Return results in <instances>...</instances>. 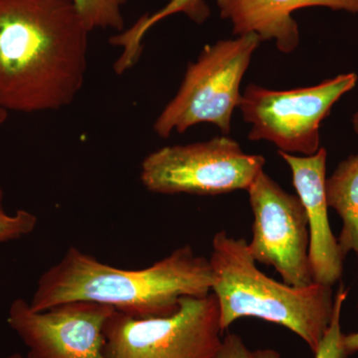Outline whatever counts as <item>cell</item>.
<instances>
[{"instance_id": "obj_1", "label": "cell", "mask_w": 358, "mask_h": 358, "mask_svg": "<svg viewBox=\"0 0 358 358\" xmlns=\"http://www.w3.org/2000/svg\"><path fill=\"white\" fill-rule=\"evenodd\" d=\"M90 33L72 0H0V109L32 114L74 102Z\"/></svg>"}, {"instance_id": "obj_2", "label": "cell", "mask_w": 358, "mask_h": 358, "mask_svg": "<svg viewBox=\"0 0 358 358\" xmlns=\"http://www.w3.org/2000/svg\"><path fill=\"white\" fill-rule=\"evenodd\" d=\"M212 293L208 259L182 246L140 270H124L101 262L76 247L40 275L30 307L43 312L70 301L109 306L131 317H166L181 299Z\"/></svg>"}, {"instance_id": "obj_3", "label": "cell", "mask_w": 358, "mask_h": 358, "mask_svg": "<svg viewBox=\"0 0 358 358\" xmlns=\"http://www.w3.org/2000/svg\"><path fill=\"white\" fill-rule=\"evenodd\" d=\"M212 293L217 300L222 331L243 317L287 327L315 353L333 319L331 287L313 282L294 288L264 274L246 240L219 231L212 240Z\"/></svg>"}, {"instance_id": "obj_4", "label": "cell", "mask_w": 358, "mask_h": 358, "mask_svg": "<svg viewBox=\"0 0 358 358\" xmlns=\"http://www.w3.org/2000/svg\"><path fill=\"white\" fill-rule=\"evenodd\" d=\"M260 43L258 35L251 33L205 46L197 60L188 65L176 95L157 117V136L169 138L173 131L182 134L201 122L215 124L227 136L233 113L241 102L242 80Z\"/></svg>"}, {"instance_id": "obj_5", "label": "cell", "mask_w": 358, "mask_h": 358, "mask_svg": "<svg viewBox=\"0 0 358 358\" xmlns=\"http://www.w3.org/2000/svg\"><path fill=\"white\" fill-rule=\"evenodd\" d=\"M220 312L213 293L181 299L166 317L117 312L105 327L107 358H217L222 345Z\"/></svg>"}, {"instance_id": "obj_6", "label": "cell", "mask_w": 358, "mask_h": 358, "mask_svg": "<svg viewBox=\"0 0 358 358\" xmlns=\"http://www.w3.org/2000/svg\"><path fill=\"white\" fill-rule=\"evenodd\" d=\"M264 166L262 155L246 154L236 141L223 136L150 152L141 162V181L159 194L247 192Z\"/></svg>"}, {"instance_id": "obj_7", "label": "cell", "mask_w": 358, "mask_h": 358, "mask_svg": "<svg viewBox=\"0 0 358 358\" xmlns=\"http://www.w3.org/2000/svg\"><path fill=\"white\" fill-rule=\"evenodd\" d=\"M357 81L355 73H348L315 86L287 91L250 84L239 105L244 121L252 126L249 140L270 141L289 155H315L320 148V124Z\"/></svg>"}, {"instance_id": "obj_8", "label": "cell", "mask_w": 358, "mask_h": 358, "mask_svg": "<svg viewBox=\"0 0 358 358\" xmlns=\"http://www.w3.org/2000/svg\"><path fill=\"white\" fill-rule=\"evenodd\" d=\"M247 192L254 217L248 243L252 258L274 267L289 286L313 284L307 213L298 195L285 192L264 171Z\"/></svg>"}, {"instance_id": "obj_9", "label": "cell", "mask_w": 358, "mask_h": 358, "mask_svg": "<svg viewBox=\"0 0 358 358\" xmlns=\"http://www.w3.org/2000/svg\"><path fill=\"white\" fill-rule=\"evenodd\" d=\"M115 310L91 301H70L36 312L16 299L7 322L28 348L27 358H107L105 327Z\"/></svg>"}, {"instance_id": "obj_10", "label": "cell", "mask_w": 358, "mask_h": 358, "mask_svg": "<svg viewBox=\"0 0 358 358\" xmlns=\"http://www.w3.org/2000/svg\"><path fill=\"white\" fill-rule=\"evenodd\" d=\"M279 155L291 169L294 189L307 213L308 261L313 282L333 287L343 275L345 258L331 231L327 213L326 148H320L308 157L280 150Z\"/></svg>"}, {"instance_id": "obj_11", "label": "cell", "mask_w": 358, "mask_h": 358, "mask_svg": "<svg viewBox=\"0 0 358 358\" xmlns=\"http://www.w3.org/2000/svg\"><path fill=\"white\" fill-rule=\"evenodd\" d=\"M221 17L231 21L233 34L258 35L261 42L275 40L282 53L300 44V31L292 14L308 7H326L358 14V0H216Z\"/></svg>"}, {"instance_id": "obj_12", "label": "cell", "mask_w": 358, "mask_h": 358, "mask_svg": "<svg viewBox=\"0 0 358 358\" xmlns=\"http://www.w3.org/2000/svg\"><path fill=\"white\" fill-rule=\"evenodd\" d=\"M326 197L329 208L343 220L338 239L341 255L358 253V155L343 160L327 178Z\"/></svg>"}, {"instance_id": "obj_13", "label": "cell", "mask_w": 358, "mask_h": 358, "mask_svg": "<svg viewBox=\"0 0 358 358\" xmlns=\"http://www.w3.org/2000/svg\"><path fill=\"white\" fill-rule=\"evenodd\" d=\"M90 31L124 29V7L128 0H72Z\"/></svg>"}, {"instance_id": "obj_14", "label": "cell", "mask_w": 358, "mask_h": 358, "mask_svg": "<svg viewBox=\"0 0 358 358\" xmlns=\"http://www.w3.org/2000/svg\"><path fill=\"white\" fill-rule=\"evenodd\" d=\"M183 13L196 23H203L210 15V9L204 0H171L164 8L152 16H143L133 27L134 36L141 40L148 30H150L160 20L173 15Z\"/></svg>"}, {"instance_id": "obj_15", "label": "cell", "mask_w": 358, "mask_h": 358, "mask_svg": "<svg viewBox=\"0 0 358 358\" xmlns=\"http://www.w3.org/2000/svg\"><path fill=\"white\" fill-rule=\"evenodd\" d=\"M348 296V289L341 286L334 296L333 319L327 329L319 348L315 352V358H346L348 353L343 345V336L341 329V315L343 303Z\"/></svg>"}, {"instance_id": "obj_16", "label": "cell", "mask_w": 358, "mask_h": 358, "mask_svg": "<svg viewBox=\"0 0 358 358\" xmlns=\"http://www.w3.org/2000/svg\"><path fill=\"white\" fill-rule=\"evenodd\" d=\"M3 199V190L0 188V244L31 234L38 224L37 216L24 209H20L13 214L6 212Z\"/></svg>"}, {"instance_id": "obj_17", "label": "cell", "mask_w": 358, "mask_h": 358, "mask_svg": "<svg viewBox=\"0 0 358 358\" xmlns=\"http://www.w3.org/2000/svg\"><path fill=\"white\" fill-rule=\"evenodd\" d=\"M217 358H282L274 350H251L238 334H230L222 339Z\"/></svg>"}, {"instance_id": "obj_18", "label": "cell", "mask_w": 358, "mask_h": 358, "mask_svg": "<svg viewBox=\"0 0 358 358\" xmlns=\"http://www.w3.org/2000/svg\"><path fill=\"white\" fill-rule=\"evenodd\" d=\"M343 345L348 355L358 352V331L343 336Z\"/></svg>"}, {"instance_id": "obj_19", "label": "cell", "mask_w": 358, "mask_h": 358, "mask_svg": "<svg viewBox=\"0 0 358 358\" xmlns=\"http://www.w3.org/2000/svg\"><path fill=\"white\" fill-rule=\"evenodd\" d=\"M352 126L355 133H357L358 136V112L355 113V115H353Z\"/></svg>"}, {"instance_id": "obj_20", "label": "cell", "mask_w": 358, "mask_h": 358, "mask_svg": "<svg viewBox=\"0 0 358 358\" xmlns=\"http://www.w3.org/2000/svg\"><path fill=\"white\" fill-rule=\"evenodd\" d=\"M7 115H8V113L0 109V124H3V122L6 121Z\"/></svg>"}, {"instance_id": "obj_21", "label": "cell", "mask_w": 358, "mask_h": 358, "mask_svg": "<svg viewBox=\"0 0 358 358\" xmlns=\"http://www.w3.org/2000/svg\"><path fill=\"white\" fill-rule=\"evenodd\" d=\"M3 358H27L22 357V355H18V353H14V355H8V357Z\"/></svg>"}]
</instances>
